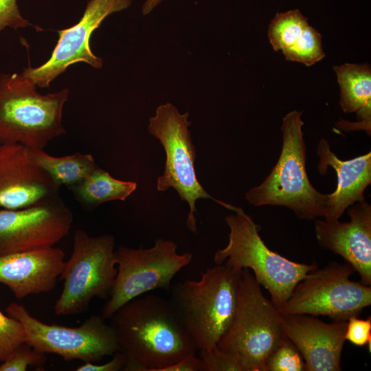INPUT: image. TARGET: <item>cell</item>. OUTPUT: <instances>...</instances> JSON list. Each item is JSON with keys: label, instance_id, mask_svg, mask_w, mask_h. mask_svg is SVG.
<instances>
[{"label": "cell", "instance_id": "4fadbf2b", "mask_svg": "<svg viewBox=\"0 0 371 371\" xmlns=\"http://www.w3.org/2000/svg\"><path fill=\"white\" fill-rule=\"evenodd\" d=\"M73 215L58 198L30 207L0 209V255L52 247L65 237Z\"/></svg>", "mask_w": 371, "mask_h": 371}, {"label": "cell", "instance_id": "ac0fdd59", "mask_svg": "<svg viewBox=\"0 0 371 371\" xmlns=\"http://www.w3.org/2000/svg\"><path fill=\"white\" fill-rule=\"evenodd\" d=\"M317 169L325 175L328 167L336 172V190L328 194V203L324 219L339 220L348 207L364 201V192L371 183V153L344 161L331 151L329 143L321 139L317 148Z\"/></svg>", "mask_w": 371, "mask_h": 371}, {"label": "cell", "instance_id": "52a82bcc", "mask_svg": "<svg viewBox=\"0 0 371 371\" xmlns=\"http://www.w3.org/2000/svg\"><path fill=\"white\" fill-rule=\"evenodd\" d=\"M115 239L109 234L91 236L77 229L73 250L60 275L63 286L54 305L57 315L85 312L93 298H109L117 274Z\"/></svg>", "mask_w": 371, "mask_h": 371}, {"label": "cell", "instance_id": "d4e9b609", "mask_svg": "<svg viewBox=\"0 0 371 371\" xmlns=\"http://www.w3.org/2000/svg\"><path fill=\"white\" fill-rule=\"evenodd\" d=\"M46 360L45 353L24 343L1 362L0 371H25L30 366H42Z\"/></svg>", "mask_w": 371, "mask_h": 371}, {"label": "cell", "instance_id": "5b68a950", "mask_svg": "<svg viewBox=\"0 0 371 371\" xmlns=\"http://www.w3.org/2000/svg\"><path fill=\"white\" fill-rule=\"evenodd\" d=\"M284 315L262 294L249 269H243L232 322L217 344L244 371H265L267 360L285 337Z\"/></svg>", "mask_w": 371, "mask_h": 371}, {"label": "cell", "instance_id": "4dcf8cb0", "mask_svg": "<svg viewBox=\"0 0 371 371\" xmlns=\"http://www.w3.org/2000/svg\"><path fill=\"white\" fill-rule=\"evenodd\" d=\"M163 1L164 0H146L142 6V14L144 15L148 14Z\"/></svg>", "mask_w": 371, "mask_h": 371}, {"label": "cell", "instance_id": "f546056e", "mask_svg": "<svg viewBox=\"0 0 371 371\" xmlns=\"http://www.w3.org/2000/svg\"><path fill=\"white\" fill-rule=\"evenodd\" d=\"M162 371H205V367L200 357L192 354L164 368Z\"/></svg>", "mask_w": 371, "mask_h": 371}, {"label": "cell", "instance_id": "83f0119b", "mask_svg": "<svg viewBox=\"0 0 371 371\" xmlns=\"http://www.w3.org/2000/svg\"><path fill=\"white\" fill-rule=\"evenodd\" d=\"M30 25L19 10L16 0H0V32L6 27L14 30Z\"/></svg>", "mask_w": 371, "mask_h": 371}, {"label": "cell", "instance_id": "4316f807", "mask_svg": "<svg viewBox=\"0 0 371 371\" xmlns=\"http://www.w3.org/2000/svg\"><path fill=\"white\" fill-rule=\"evenodd\" d=\"M346 341L353 345L362 347L369 344L371 346V317L360 319L358 316L350 317L347 320L345 333Z\"/></svg>", "mask_w": 371, "mask_h": 371}, {"label": "cell", "instance_id": "484cf974", "mask_svg": "<svg viewBox=\"0 0 371 371\" xmlns=\"http://www.w3.org/2000/svg\"><path fill=\"white\" fill-rule=\"evenodd\" d=\"M205 371H244L240 363L230 354L217 346L209 351L199 352Z\"/></svg>", "mask_w": 371, "mask_h": 371}, {"label": "cell", "instance_id": "8992f818", "mask_svg": "<svg viewBox=\"0 0 371 371\" xmlns=\"http://www.w3.org/2000/svg\"><path fill=\"white\" fill-rule=\"evenodd\" d=\"M225 220L229 228V240L224 248L215 252V265L227 262L252 271L277 308L289 298L300 281L318 268L315 262H296L271 250L261 238L258 226L242 208Z\"/></svg>", "mask_w": 371, "mask_h": 371}, {"label": "cell", "instance_id": "e0dca14e", "mask_svg": "<svg viewBox=\"0 0 371 371\" xmlns=\"http://www.w3.org/2000/svg\"><path fill=\"white\" fill-rule=\"evenodd\" d=\"M65 252L54 246L0 255V283L15 297L50 292L65 264Z\"/></svg>", "mask_w": 371, "mask_h": 371}, {"label": "cell", "instance_id": "cb8c5ba5", "mask_svg": "<svg viewBox=\"0 0 371 371\" xmlns=\"http://www.w3.org/2000/svg\"><path fill=\"white\" fill-rule=\"evenodd\" d=\"M24 343L25 335L21 323L0 309V361Z\"/></svg>", "mask_w": 371, "mask_h": 371}, {"label": "cell", "instance_id": "9a60e30c", "mask_svg": "<svg viewBox=\"0 0 371 371\" xmlns=\"http://www.w3.org/2000/svg\"><path fill=\"white\" fill-rule=\"evenodd\" d=\"M347 210L348 222L315 219V236L320 247L341 256L370 286L371 206L364 200Z\"/></svg>", "mask_w": 371, "mask_h": 371}, {"label": "cell", "instance_id": "7c38bea8", "mask_svg": "<svg viewBox=\"0 0 371 371\" xmlns=\"http://www.w3.org/2000/svg\"><path fill=\"white\" fill-rule=\"evenodd\" d=\"M132 0H90L80 20L73 26L58 31L59 38L49 60L41 66L28 67L21 73L38 87H49L50 83L67 68L84 62L95 69L103 60L90 47V38L109 15L128 8Z\"/></svg>", "mask_w": 371, "mask_h": 371}, {"label": "cell", "instance_id": "44dd1931", "mask_svg": "<svg viewBox=\"0 0 371 371\" xmlns=\"http://www.w3.org/2000/svg\"><path fill=\"white\" fill-rule=\"evenodd\" d=\"M31 150L36 163L58 186H74L89 176L97 167L91 154L75 153L72 155L55 157L43 149Z\"/></svg>", "mask_w": 371, "mask_h": 371}, {"label": "cell", "instance_id": "9c48e42d", "mask_svg": "<svg viewBox=\"0 0 371 371\" xmlns=\"http://www.w3.org/2000/svg\"><path fill=\"white\" fill-rule=\"evenodd\" d=\"M355 271L347 262H331L309 272L278 308L279 312L283 315L328 316L333 321H347L359 316L371 304V286L351 280Z\"/></svg>", "mask_w": 371, "mask_h": 371}, {"label": "cell", "instance_id": "5bb4252c", "mask_svg": "<svg viewBox=\"0 0 371 371\" xmlns=\"http://www.w3.org/2000/svg\"><path fill=\"white\" fill-rule=\"evenodd\" d=\"M60 186L20 144L0 145V209L16 210L58 197Z\"/></svg>", "mask_w": 371, "mask_h": 371}, {"label": "cell", "instance_id": "6da1fadb", "mask_svg": "<svg viewBox=\"0 0 371 371\" xmlns=\"http://www.w3.org/2000/svg\"><path fill=\"white\" fill-rule=\"evenodd\" d=\"M113 328L126 363V371H162L198 351L193 338L171 300L140 295L111 317Z\"/></svg>", "mask_w": 371, "mask_h": 371}, {"label": "cell", "instance_id": "d6986e66", "mask_svg": "<svg viewBox=\"0 0 371 371\" xmlns=\"http://www.w3.org/2000/svg\"><path fill=\"white\" fill-rule=\"evenodd\" d=\"M340 87L339 104L344 113H357L356 128L370 134L371 68L369 64L345 63L333 67Z\"/></svg>", "mask_w": 371, "mask_h": 371}, {"label": "cell", "instance_id": "7a4b0ae2", "mask_svg": "<svg viewBox=\"0 0 371 371\" xmlns=\"http://www.w3.org/2000/svg\"><path fill=\"white\" fill-rule=\"evenodd\" d=\"M242 271L223 262L207 268L198 280H187L173 286L170 300L199 352L216 348L229 328Z\"/></svg>", "mask_w": 371, "mask_h": 371}, {"label": "cell", "instance_id": "2e32d148", "mask_svg": "<svg viewBox=\"0 0 371 371\" xmlns=\"http://www.w3.org/2000/svg\"><path fill=\"white\" fill-rule=\"evenodd\" d=\"M347 321L323 322L307 314L284 315L285 336L297 348L305 371H339Z\"/></svg>", "mask_w": 371, "mask_h": 371}, {"label": "cell", "instance_id": "277c9868", "mask_svg": "<svg viewBox=\"0 0 371 371\" xmlns=\"http://www.w3.org/2000/svg\"><path fill=\"white\" fill-rule=\"evenodd\" d=\"M22 74H0V143L44 149L65 133L62 122L69 90L42 95Z\"/></svg>", "mask_w": 371, "mask_h": 371}, {"label": "cell", "instance_id": "30bf717a", "mask_svg": "<svg viewBox=\"0 0 371 371\" xmlns=\"http://www.w3.org/2000/svg\"><path fill=\"white\" fill-rule=\"evenodd\" d=\"M117 274L101 315L111 319L124 304L157 289H168L175 275L192 260V253L179 254L177 244L158 239L150 248L120 246L115 251Z\"/></svg>", "mask_w": 371, "mask_h": 371}, {"label": "cell", "instance_id": "ffe728a7", "mask_svg": "<svg viewBox=\"0 0 371 371\" xmlns=\"http://www.w3.org/2000/svg\"><path fill=\"white\" fill-rule=\"evenodd\" d=\"M137 186V183L115 179L98 166L82 181L69 188L85 208L91 210L106 202L124 201Z\"/></svg>", "mask_w": 371, "mask_h": 371}, {"label": "cell", "instance_id": "8fae6325", "mask_svg": "<svg viewBox=\"0 0 371 371\" xmlns=\"http://www.w3.org/2000/svg\"><path fill=\"white\" fill-rule=\"evenodd\" d=\"M5 311L21 323L25 343L39 352L86 363L100 361L119 351L114 330L102 315H93L80 326L67 327L41 322L15 302L10 303Z\"/></svg>", "mask_w": 371, "mask_h": 371}, {"label": "cell", "instance_id": "f1b7e54d", "mask_svg": "<svg viewBox=\"0 0 371 371\" xmlns=\"http://www.w3.org/2000/svg\"><path fill=\"white\" fill-rule=\"evenodd\" d=\"M126 363L124 355L118 351L114 354L113 357L104 363H94L86 362L78 366L76 371H119L124 370Z\"/></svg>", "mask_w": 371, "mask_h": 371}, {"label": "cell", "instance_id": "7402d4cb", "mask_svg": "<svg viewBox=\"0 0 371 371\" xmlns=\"http://www.w3.org/2000/svg\"><path fill=\"white\" fill-rule=\"evenodd\" d=\"M310 26L298 9L277 13L269 25V42L275 51L283 54L303 40Z\"/></svg>", "mask_w": 371, "mask_h": 371}, {"label": "cell", "instance_id": "ba28073f", "mask_svg": "<svg viewBox=\"0 0 371 371\" xmlns=\"http://www.w3.org/2000/svg\"><path fill=\"white\" fill-rule=\"evenodd\" d=\"M188 117V112L181 114L176 106L167 102L159 105L155 115L149 119L148 131L159 140L166 155L164 172L157 178V189L163 192L172 188L180 199L188 203L186 225L192 232L196 233L195 214L198 199H212L234 212L240 207L214 198L199 183L194 168L196 154L188 130L191 124Z\"/></svg>", "mask_w": 371, "mask_h": 371}, {"label": "cell", "instance_id": "603a6c76", "mask_svg": "<svg viewBox=\"0 0 371 371\" xmlns=\"http://www.w3.org/2000/svg\"><path fill=\"white\" fill-rule=\"evenodd\" d=\"M305 363L295 345L285 336L271 352L265 371H305Z\"/></svg>", "mask_w": 371, "mask_h": 371}, {"label": "cell", "instance_id": "3957f363", "mask_svg": "<svg viewBox=\"0 0 371 371\" xmlns=\"http://www.w3.org/2000/svg\"><path fill=\"white\" fill-rule=\"evenodd\" d=\"M293 111L282 120V146L278 160L259 186L247 191L245 198L255 207L284 206L302 220L324 217L328 194L317 191L311 183L306 168V147L301 116Z\"/></svg>", "mask_w": 371, "mask_h": 371}]
</instances>
